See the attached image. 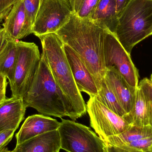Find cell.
<instances>
[{"instance_id": "obj_16", "label": "cell", "mask_w": 152, "mask_h": 152, "mask_svg": "<svg viewBox=\"0 0 152 152\" xmlns=\"http://www.w3.org/2000/svg\"><path fill=\"white\" fill-rule=\"evenodd\" d=\"M89 19L114 34L118 22L116 1L101 0Z\"/></svg>"}, {"instance_id": "obj_19", "label": "cell", "mask_w": 152, "mask_h": 152, "mask_svg": "<svg viewBox=\"0 0 152 152\" xmlns=\"http://www.w3.org/2000/svg\"><path fill=\"white\" fill-rule=\"evenodd\" d=\"M123 117L131 126H150L146 100L143 92L139 86L133 109Z\"/></svg>"}, {"instance_id": "obj_23", "label": "cell", "mask_w": 152, "mask_h": 152, "mask_svg": "<svg viewBox=\"0 0 152 152\" xmlns=\"http://www.w3.org/2000/svg\"><path fill=\"white\" fill-rule=\"evenodd\" d=\"M43 1V0H24L27 19L32 26Z\"/></svg>"}, {"instance_id": "obj_35", "label": "cell", "mask_w": 152, "mask_h": 152, "mask_svg": "<svg viewBox=\"0 0 152 152\" xmlns=\"http://www.w3.org/2000/svg\"><path fill=\"white\" fill-rule=\"evenodd\" d=\"M2 21H1V20H0V25H1V23ZM0 28H1V26H0Z\"/></svg>"}, {"instance_id": "obj_20", "label": "cell", "mask_w": 152, "mask_h": 152, "mask_svg": "<svg viewBox=\"0 0 152 152\" xmlns=\"http://www.w3.org/2000/svg\"><path fill=\"white\" fill-rule=\"evenodd\" d=\"M95 97L100 102L119 116L123 117L126 115V112L121 107L116 96L104 79L98 90V94Z\"/></svg>"}, {"instance_id": "obj_21", "label": "cell", "mask_w": 152, "mask_h": 152, "mask_svg": "<svg viewBox=\"0 0 152 152\" xmlns=\"http://www.w3.org/2000/svg\"><path fill=\"white\" fill-rule=\"evenodd\" d=\"M138 86L142 89L145 96L148 108L149 125L152 127V82L148 78L140 81Z\"/></svg>"}, {"instance_id": "obj_31", "label": "cell", "mask_w": 152, "mask_h": 152, "mask_svg": "<svg viewBox=\"0 0 152 152\" xmlns=\"http://www.w3.org/2000/svg\"><path fill=\"white\" fill-rule=\"evenodd\" d=\"M6 38L5 31L3 28H0V52L3 48Z\"/></svg>"}, {"instance_id": "obj_6", "label": "cell", "mask_w": 152, "mask_h": 152, "mask_svg": "<svg viewBox=\"0 0 152 152\" xmlns=\"http://www.w3.org/2000/svg\"><path fill=\"white\" fill-rule=\"evenodd\" d=\"M18 56L13 81L10 86L12 96L23 99L36 73L41 60L38 47L33 42L18 41Z\"/></svg>"}, {"instance_id": "obj_30", "label": "cell", "mask_w": 152, "mask_h": 152, "mask_svg": "<svg viewBox=\"0 0 152 152\" xmlns=\"http://www.w3.org/2000/svg\"><path fill=\"white\" fill-rule=\"evenodd\" d=\"M107 145V146H106L107 152H145L125 150V149H121V148L115 147L112 145Z\"/></svg>"}, {"instance_id": "obj_7", "label": "cell", "mask_w": 152, "mask_h": 152, "mask_svg": "<svg viewBox=\"0 0 152 152\" xmlns=\"http://www.w3.org/2000/svg\"><path fill=\"white\" fill-rule=\"evenodd\" d=\"M104 58L106 70L116 71L129 86L137 88L139 75L130 54L126 51L115 35L108 30L104 38Z\"/></svg>"}, {"instance_id": "obj_13", "label": "cell", "mask_w": 152, "mask_h": 152, "mask_svg": "<svg viewBox=\"0 0 152 152\" xmlns=\"http://www.w3.org/2000/svg\"><path fill=\"white\" fill-rule=\"evenodd\" d=\"M126 114L132 110L135 102L137 88L129 85L119 74L111 69L106 70L104 78Z\"/></svg>"}, {"instance_id": "obj_3", "label": "cell", "mask_w": 152, "mask_h": 152, "mask_svg": "<svg viewBox=\"0 0 152 152\" xmlns=\"http://www.w3.org/2000/svg\"><path fill=\"white\" fill-rule=\"evenodd\" d=\"M44 57L57 85L68 98L78 118L87 112L86 104L77 87L64 50V44L56 33L38 37Z\"/></svg>"}, {"instance_id": "obj_25", "label": "cell", "mask_w": 152, "mask_h": 152, "mask_svg": "<svg viewBox=\"0 0 152 152\" xmlns=\"http://www.w3.org/2000/svg\"><path fill=\"white\" fill-rule=\"evenodd\" d=\"M20 0H0V20L2 21L10 11L12 6Z\"/></svg>"}, {"instance_id": "obj_9", "label": "cell", "mask_w": 152, "mask_h": 152, "mask_svg": "<svg viewBox=\"0 0 152 152\" xmlns=\"http://www.w3.org/2000/svg\"><path fill=\"white\" fill-rule=\"evenodd\" d=\"M90 125L98 136L104 141L108 137L119 134L131 125L101 103L95 96H90L86 104Z\"/></svg>"}, {"instance_id": "obj_29", "label": "cell", "mask_w": 152, "mask_h": 152, "mask_svg": "<svg viewBox=\"0 0 152 152\" xmlns=\"http://www.w3.org/2000/svg\"><path fill=\"white\" fill-rule=\"evenodd\" d=\"M117 5V10L118 14H119L129 4L132 0H115Z\"/></svg>"}, {"instance_id": "obj_14", "label": "cell", "mask_w": 152, "mask_h": 152, "mask_svg": "<svg viewBox=\"0 0 152 152\" xmlns=\"http://www.w3.org/2000/svg\"><path fill=\"white\" fill-rule=\"evenodd\" d=\"M27 108L22 98L6 99L0 105V131L17 130L24 119Z\"/></svg>"}, {"instance_id": "obj_26", "label": "cell", "mask_w": 152, "mask_h": 152, "mask_svg": "<svg viewBox=\"0 0 152 152\" xmlns=\"http://www.w3.org/2000/svg\"><path fill=\"white\" fill-rule=\"evenodd\" d=\"M16 130H6L0 131V151L10 142Z\"/></svg>"}, {"instance_id": "obj_17", "label": "cell", "mask_w": 152, "mask_h": 152, "mask_svg": "<svg viewBox=\"0 0 152 152\" xmlns=\"http://www.w3.org/2000/svg\"><path fill=\"white\" fill-rule=\"evenodd\" d=\"M18 41L6 39L3 48L0 52V74L8 79L10 86L13 83L17 62Z\"/></svg>"}, {"instance_id": "obj_22", "label": "cell", "mask_w": 152, "mask_h": 152, "mask_svg": "<svg viewBox=\"0 0 152 152\" xmlns=\"http://www.w3.org/2000/svg\"><path fill=\"white\" fill-rule=\"evenodd\" d=\"M152 146V137H151L134 141L126 144L118 148L129 151L150 152Z\"/></svg>"}, {"instance_id": "obj_11", "label": "cell", "mask_w": 152, "mask_h": 152, "mask_svg": "<svg viewBox=\"0 0 152 152\" xmlns=\"http://www.w3.org/2000/svg\"><path fill=\"white\" fill-rule=\"evenodd\" d=\"M2 26L7 39L18 41L33 34V26L27 19L24 0L12 6Z\"/></svg>"}, {"instance_id": "obj_1", "label": "cell", "mask_w": 152, "mask_h": 152, "mask_svg": "<svg viewBox=\"0 0 152 152\" xmlns=\"http://www.w3.org/2000/svg\"><path fill=\"white\" fill-rule=\"evenodd\" d=\"M106 30L89 19L80 18L73 14L56 33L63 44L80 57L94 77L98 90L106 72L104 58Z\"/></svg>"}, {"instance_id": "obj_12", "label": "cell", "mask_w": 152, "mask_h": 152, "mask_svg": "<svg viewBox=\"0 0 152 152\" xmlns=\"http://www.w3.org/2000/svg\"><path fill=\"white\" fill-rule=\"evenodd\" d=\"M61 122L42 114L28 117L16 134V145L43 134L58 130Z\"/></svg>"}, {"instance_id": "obj_15", "label": "cell", "mask_w": 152, "mask_h": 152, "mask_svg": "<svg viewBox=\"0 0 152 152\" xmlns=\"http://www.w3.org/2000/svg\"><path fill=\"white\" fill-rule=\"evenodd\" d=\"M61 149L58 130L48 132L16 145L11 152H56Z\"/></svg>"}, {"instance_id": "obj_24", "label": "cell", "mask_w": 152, "mask_h": 152, "mask_svg": "<svg viewBox=\"0 0 152 152\" xmlns=\"http://www.w3.org/2000/svg\"><path fill=\"white\" fill-rule=\"evenodd\" d=\"M101 0H84L82 5L76 14L82 19H89Z\"/></svg>"}, {"instance_id": "obj_10", "label": "cell", "mask_w": 152, "mask_h": 152, "mask_svg": "<svg viewBox=\"0 0 152 152\" xmlns=\"http://www.w3.org/2000/svg\"><path fill=\"white\" fill-rule=\"evenodd\" d=\"M64 50L74 80L80 92L96 96L98 89L94 77L80 57L69 46L64 44Z\"/></svg>"}, {"instance_id": "obj_8", "label": "cell", "mask_w": 152, "mask_h": 152, "mask_svg": "<svg viewBox=\"0 0 152 152\" xmlns=\"http://www.w3.org/2000/svg\"><path fill=\"white\" fill-rule=\"evenodd\" d=\"M74 14L68 0H43L33 26V34L38 37L56 33Z\"/></svg>"}, {"instance_id": "obj_32", "label": "cell", "mask_w": 152, "mask_h": 152, "mask_svg": "<svg viewBox=\"0 0 152 152\" xmlns=\"http://www.w3.org/2000/svg\"><path fill=\"white\" fill-rule=\"evenodd\" d=\"M0 152H11V151H9V150H8V148H4V149H3L2 151H1Z\"/></svg>"}, {"instance_id": "obj_36", "label": "cell", "mask_w": 152, "mask_h": 152, "mask_svg": "<svg viewBox=\"0 0 152 152\" xmlns=\"http://www.w3.org/2000/svg\"><path fill=\"white\" fill-rule=\"evenodd\" d=\"M59 152V151H58V152Z\"/></svg>"}, {"instance_id": "obj_4", "label": "cell", "mask_w": 152, "mask_h": 152, "mask_svg": "<svg viewBox=\"0 0 152 152\" xmlns=\"http://www.w3.org/2000/svg\"><path fill=\"white\" fill-rule=\"evenodd\" d=\"M126 51L152 35V0H132L119 14L115 34Z\"/></svg>"}, {"instance_id": "obj_33", "label": "cell", "mask_w": 152, "mask_h": 152, "mask_svg": "<svg viewBox=\"0 0 152 152\" xmlns=\"http://www.w3.org/2000/svg\"><path fill=\"white\" fill-rule=\"evenodd\" d=\"M150 80H151V82H152V74L151 75V77H150Z\"/></svg>"}, {"instance_id": "obj_2", "label": "cell", "mask_w": 152, "mask_h": 152, "mask_svg": "<svg viewBox=\"0 0 152 152\" xmlns=\"http://www.w3.org/2000/svg\"><path fill=\"white\" fill-rule=\"evenodd\" d=\"M23 100L27 108L32 107L45 116L69 117L74 121L78 118L72 104L55 82L42 54L36 73Z\"/></svg>"}, {"instance_id": "obj_5", "label": "cell", "mask_w": 152, "mask_h": 152, "mask_svg": "<svg viewBox=\"0 0 152 152\" xmlns=\"http://www.w3.org/2000/svg\"><path fill=\"white\" fill-rule=\"evenodd\" d=\"M61 149L68 152H107V145L88 127L61 119L58 129Z\"/></svg>"}, {"instance_id": "obj_18", "label": "cell", "mask_w": 152, "mask_h": 152, "mask_svg": "<svg viewBox=\"0 0 152 152\" xmlns=\"http://www.w3.org/2000/svg\"><path fill=\"white\" fill-rule=\"evenodd\" d=\"M151 137H152V127L151 126L131 125L122 133L110 137L104 141L106 144L119 147L134 141Z\"/></svg>"}, {"instance_id": "obj_28", "label": "cell", "mask_w": 152, "mask_h": 152, "mask_svg": "<svg viewBox=\"0 0 152 152\" xmlns=\"http://www.w3.org/2000/svg\"><path fill=\"white\" fill-rule=\"evenodd\" d=\"M71 5L73 13L77 14L84 0H68Z\"/></svg>"}, {"instance_id": "obj_27", "label": "cell", "mask_w": 152, "mask_h": 152, "mask_svg": "<svg viewBox=\"0 0 152 152\" xmlns=\"http://www.w3.org/2000/svg\"><path fill=\"white\" fill-rule=\"evenodd\" d=\"M8 82L5 76L0 74V105L6 100V91Z\"/></svg>"}, {"instance_id": "obj_34", "label": "cell", "mask_w": 152, "mask_h": 152, "mask_svg": "<svg viewBox=\"0 0 152 152\" xmlns=\"http://www.w3.org/2000/svg\"><path fill=\"white\" fill-rule=\"evenodd\" d=\"M152 152V146L151 147V152Z\"/></svg>"}]
</instances>
